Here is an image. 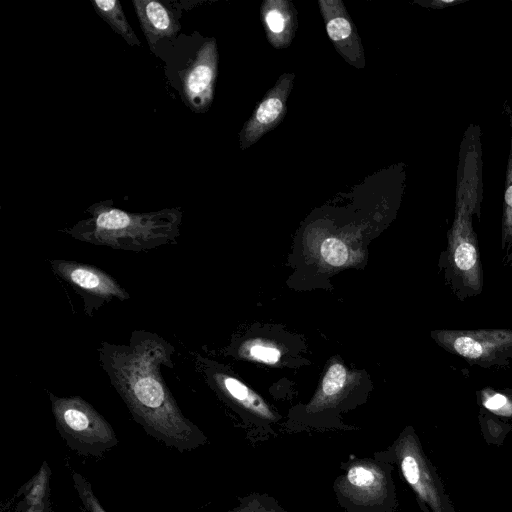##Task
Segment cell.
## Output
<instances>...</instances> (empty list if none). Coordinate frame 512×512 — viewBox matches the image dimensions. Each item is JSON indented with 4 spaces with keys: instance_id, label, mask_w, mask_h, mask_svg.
I'll return each instance as SVG.
<instances>
[{
    "instance_id": "30bf717a",
    "label": "cell",
    "mask_w": 512,
    "mask_h": 512,
    "mask_svg": "<svg viewBox=\"0 0 512 512\" xmlns=\"http://www.w3.org/2000/svg\"><path fill=\"white\" fill-rule=\"evenodd\" d=\"M340 488L357 504H377L386 496L387 478L379 466L367 461L356 462L342 477Z\"/></svg>"
},
{
    "instance_id": "277c9868",
    "label": "cell",
    "mask_w": 512,
    "mask_h": 512,
    "mask_svg": "<svg viewBox=\"0 0 512 512\" xmlns=\"http://www.w3.org/2000/svg\"><path fill=\"white\" fill-rule=\"evenodd\" d=\"M56 428L68 447L82 456L102 457L118 444L110 423L81 396L48 391Z\"/></svg>"
},
{
    "instance_id": "ac0fdd59",
    "label": "cell",
    "mask_w": 512,
    "mask_h": 512,
    "mask_svg": "<svg viewBox=\"0 0 512 512\" xmlns=\"http://www.w3.org/2000/svg\"><path fill=\"white\" fill-rule=\"evenodd\" d=\"M72 480L86 512H107L95 495L91 483L82 474L74 472Z\"/></svg>"
},
{
    "instance_id": "6da1fadb",
    "label": "cell",
    "mask_w": 512,
    "mask_h": 512,
    "mask_svg": "<svg viewBox=\"0 0 512 512\" xmlns=\"http://www.w3.org/2000/svg\"><path fill=\"white\" fill-rule=\"evenodd\" d=\"M97 352L111 385L148 435L181 453L207 442L184 416L162 377V366L174 367L175 347L169 341L155 332L135 330L128 344L102 341Z\"/></svg>"
},
{
    "instance_id": "8992f818",
    "label": "cell",
    "mask_w": 512,
    "mask_h": 512,
    "mask_svg": "<svg viewBox=\"0 0 512 512\" xmlns=\"http://www.w3.org/2000/svg\"><path fill=\"white\" fill-rule=\"evenodd\" d=\"M49 264L54 274L82 298L83 309L88 316H92L94 311L113 299H130L127 290L112 275L99 267L65 259H50Z\"/></svg>"
},
{
    "instance_id": "d6986e66",
    "label": "cell",
    "mask_w": 512,
    "mask_h": 512,
    "mask_svg": "<svg viewBox=\"0 0 512 512\" xmlns=\"http://www.w3.org/2000/svg\"><path fill=\"white\" fill-rule=\"evenodd\" d=\"M323 259L330 265L339 267L344 265L349 257L346 244L338 238H326L320 247Z\"/></svg>"
},
{
    "instance_id": "ba28073f",
    "label": "cell",
    "mask_w": 512,
    "mask_h": 512,
    "mask_svg": "<svg viewBox=\"0 0 512 512\" xmlns=\"http://www.w3.org/2000/svg\"><path fill=\"white\" fill-rule=\"evenodd\" d=\"M294 78V73H283L257 105L240 132V147L242 150L255 144L264 134L275 128L283 120L286 115V103L293 88Z\"/></svg>"
},
{
    "instance_id": "2e32d148",
    "label": "cell",
    "mask_w": 512,
    "mask_h": 512,
    "mask_svg": "<svg viewBox=\"0 0 512 512\" xmlns=\"http://www.w3.org/2000/svg\"><path fill=\"white\" fill-rule=\"evenodd\" d=\"M91 4L96 13L130 46L140 45V41L127 21L119 1L92 0Z\"/></svg>"
},
{
    "instance_id": "9a60e30c",
    "label": "cell",
    "mask_w": 512,
    "mask_h": 512,
    "mask_svg": "<svg viewBox=\"0 0 512 512\" xmlns=\"http://www.w3.org/2000/svg\"><path fill=\"white\" fill-rule=\"evenodd\" d=\"M511 128L510 149L505 173V188L503 198V213L501 223L502 262L512 265V112L506 107Z\"/></svg>"
},
{
    "instance_id": "4fadbf2b",
    "label": "cell",
    "mask_w": 512,
    "mask_h": 512,
    "mask_svg": "<svg viewBox=\"0 0 512 512\" xmlns=\"http://www.w3.org/2000/svg\"><path fill=\"white\" fill-rule=\"evenodd\" d=\"M297 12L288 0H266L261 18L269 43L276 49L287 48L296 32Z\"/></svg>"
},
{
    "instance_id": "cb8c5ba5",
    "label": "cell",
    "mask_w": 512,
    "mask_h": 512,
    "mask_svg": "<svg viewBox=\"0 0 512 512\" xmlns=\"http://www.w3.org/2000/svg\"><path fill=\"white\" fill-rule=\"evenodd\" d=\"M511 2H512V0H511Z\"/></svg>"
},
{
    "instance_id": "5b68a950",
    "label": "cell",
    "mask_w": 512,
    "mask_h": 512,
    "mask_svg": "<svg viewBox=\"0 0 512 512\" xmlns=\"http://www.w3.org/2000/svg\"><path fill=\"white\" fill-rule=\"evenodd\" d=\"M431 336L445 351L470 365L504 367L512 360V329H439Z\"/></svg>"
},
{
    "instance_id": "8fae6325",
    "label": "cell",
    "mask_w": 512,
    "mask_h": 512,
    "mask_svg": "<svg viewBox=\"0 0 512 512\" xmlns=\"http://www.w3.org/2000/svg\"><path fill=\"white\" fill-rule=\"evenodd\" d=\"M397 452L406 481L434 512H442L436 487L415 440L411 436L405 437L399 443Z\"/></svg>"
},
{
    "instance_id": "7a4b0ae2",
    "label": "cell",
    "mask_w": 512,
    "mask_h": 512,
    "mask_svg": "<svg viewBox=\"0 0 512 512\" xmlns=\"http://www.w3.org/2000/svg\"><path fill=\"white\" fill-rule=\"evenodd\" d=\"M481 128L470 123L459 146L454 219L447 232L444 279L458 300L483 290V268L473 218L480 219L483 200Z\"/></svg>"
},
{
    "instance_id": "603a6c76",
    "label": "cell",
    "mask_w": 512,
    "mask_h": 512,
    "mask_svg": "<svg viewBox=\"0 0 512 512\" xmlns=\"http://www.w3.org/2000/svg\"><path fill=\"white\" fill-rule=\"evenodd\" d=\"M236 512H282L272 508H266L260 504H250L238 509Z\"/></svg>"
},
{
    "instance_id": "ffe728a7",
    "label": "cell",
    "mask_w": 512,
    "mask_h": 512,
    "mask_svg": "<svg viewBox=\"0 0 512 512\" xmlns=\"http://www.w3.org/2000/svg\"><path fill=\"white\" fill-rule=\"evenodd\" d=\"M347 379V370L342 364L331 365L323 379L322 391L327 397L337 395L344 387Z\"/></svg>"
},
{
    "instance_id": "7c38bea8",
    "label": "cell",
    "mask_w": 512,
    "mask_h": 512,
    "mask_svg": "<svg viewBox=\"0 0 512 512\" xmlns=\"http://www.w3.org/2000/svg\"><path fill=\"white\" fill-rule=\"evenodd\" d=\"M132 3L151 50L159 41L176 36L180 29V12L176 8L155 0H133Z\"/></svg>"
},
{
    "instance_id": "e0dca14e",
    "label": "cell",
    "mask_w": 512,
    "mask_h": 512,
    "mask_svg": "<svg viewBox=\"0 0 512 512\" xmlns=\"http://www.w3.org/2000/svg\"><path fill=\"white\" fill-rule=\"evenodd\" d=\"M477 394L482 406L488 411L502 416H512V388L485 387Z\"/></svg>"
},
{
    "instance_id": "5bb4252c",
    "label": "cell",
    "mask_w": 512,
    "mask_h": 512,
    "mask_svg": "<svg viewBox=\"0 0 512 512\" xmlns=\"http://www.w3.org/2000/svg\"><path fill=\"white\" fill-rule=\"evenodd\" d=\"M206 374L208 380L213 382L219 391L227 397H230L237 404H240L261 417L268 419L273 418V414L265 402L237 378L210 367L206 370Z\"/></svg>"
},
{
    "instance_id": "7402d4cb",
    "label": "cell",
    "mask_w": 512,
    "mask_h": 512,
    "mask_svg": "<svg viewBox=\"0 0 512 512\" xmlns=\"http://www.w3.org/2000/svg\"><path fill=\"white\" fill-rule=\"evenodd\" d=\"M467 0H424L415 1L416 4L428 9H446L460 5Z\"/></svg>"
},
{
    "instance_id": "3957f363",
    "label": "cell",
    "mask_w": 512,
    "mask_h": 512,
    "mask_svg": "<svg viewBox=\"0 0 512 512\" xmlns=\"http://www.w3.org/2000/svg\"><path fill=\"white\" fill-rule=\"evenodd\" d=\"M86 212L88 218L62 232L82 242L132 252L176 243L180 234V208L134 213L113 207L109 200L93 204Z\"/></svg>"
},
{
    "instance_id": "52a82bcc",
    "label": "cell",
    "mask_w": 512,
    "mask_h": 512,
    "mask_svg": "<svg viewBox=\"0 0 512 512\" xmlns=\"http://www.w3.org/2000/svg\"><path fill=\"white\" fill-rule=\"evenodd\" d=\"M218 50L214 38L207 39L181 72L184 100L197 113L209 109L217 77Z\"/></svg>"
},
{
    "instance_id": "44dd1931",
    "label": "cell",
    "mask_w": 512,
    "mask_h": 512,
    "mask_svg": "<svg viewBox=\"0 0 512 512\" xmlns=\"http://www.w3.org/2000/svg\"><path fill=\"white\" fill-rule=\"evenodd\" d=\"M246 348L251 357L265 363H276L280 358V351L277 348L260 342H255Z\"/></svg>"
},
{
    "instance_id": "9c48e42d",
    "label": "cell",
    "mask_w": 512,
    "mask_h": 512,
    "mask_svg": "<svg viewBox=\"0 0 512 512\" xmlns=\"http://www.w3.org/2000/svg\"><path fill=\"white\" fill-rule=\"evenodd\" d=\"M327 35L344 60L356 67H365L364 48L357 29L341 0H319Z\"/></svg>"
}]
</instances>
